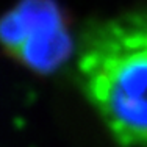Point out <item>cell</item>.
Here are the masks:
<instances>
[{
    "mask_svg": "<svg viewBox=\"0 0 147 147\" xmlns=\"http://www.w3.org/2000/svg\"><path fill=\"white\" fill-rule=\"evenodd\" d=\"M0 42L39 74L55 72L77 50L69 19L57 0H20L0 17Z\"/></svg>",
    "mask_w": 147,
    "mask_h": 147,
    "instance_id": "cell-2",
    "label": "cell"
},
{
    "mask_svg": "<svg viewBox=\"0 0 147 147\" xmlns=\"http://www.w3.org/2000/svg\"><path fill=\"white\" fill-rule=\"evenodd\" d=\"M80 86L119 147H147V6L85 25Z\"/></svg>",
    "mask_w": 147,
    "mask_h": 147,
    "instance_id": "cell-1",
    "label": "cell"
}]
</instances>
